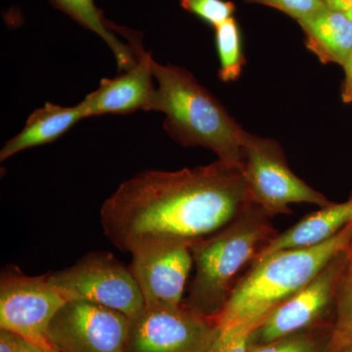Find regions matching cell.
I'll use <instances>...</instances> for the list:
<instances>
[{
	"label": "cell",
	"instance_id": "12",
	"mask_svg": "<svg viewBox=\"0 0 352 352\" xmlns=\"http://www.w3.org/2000/svg\"><path fill=\"white\" fill-rule=\"evenodd\" d=\"M193 265L191 249L186 245L157 248L133 254L131 270L145 307H180Z\"/></svg>",
	"mask_w": 352,
	"mask_h": 352
},
{
	"label": "cell",
	"instance_id": "10",
	"mask_svg": "<svg viewBox=\"0 0 352 352\" xmlns=\"http://www.w3.org/2000/svg\"><path fill=\"white\" fill-rule=\"evenodd\" d=\"M349 263L346 251L335 256L300 291L278 305L251 337V344L273 342L302 332L335 307L340 279Z\"/></svg>",
	"mask_w": 352,
	"mask_h": 352
},
{
	"label": "cell",
	"instance_id": "27",
	"mask_svg": "<svg viewBox=\"0 0 352 352\" xmlns=\"http://www.w3.org/2000/svg\"><path fill=\"white\" fill-rule=\"evenodd\" d=\"M347 254H349V258L352 261V236L351 238V241H349V244L347 245L346 249Z\"/></svg>",
	"mask_w": 352,
	"mask_h": 352
},
{
	"label": "cell",
	"instance_id": "15",
	"mask_svg": "<svg viewBox=\"0 0 352 352\" xmlns=\"http://www.w3.org/2000/svg\"><path fill=\"white\" fill-rule=\"evenodd\" d=\"M82 119L85 116L80 103L74 107H63L47 102L34 110L24 129L3 145L0 161H6L25 149L54 142Z\"/></svg>",
	"mask_w": 352,
	"mask_h": 352
},
{
	"label": "cell",
	"instance_id": "26",
	"mask_svg": "<svg viewBox=\"0 0 352 352\" xmlns=\"http://www.w3.org/2000/svg\"><path fill=\"white\" fill-rule=\"evenodd\" d=\"M16 352H50L45 351L43 347L36 346L34 342L18 337Z\"/></svg>",
	"mask_w": 352,
	"mask_h": 352
},
{
	"label": "cell",
	"instance_id": "24",
	"mask_svg": "<svg viewBox=\"0 0 352 352\" xmlns=\"http://www.w3.org/2000/svg\"><path fill=\"white\" fill-rule=\"evenodd\" d=\"M18 336L0 329V352H16Z\"/></svg>",
	"mask_w": 352,
	"mask_h": 352
},
{
	"label": "cell",
	"instance_id": "28",
	"mask_svg": "<svg viewBox=\"0 0 352 352\" xmlns=\"http://www.w3.org/2000/svg\"><path fill=\"white\" fill-rule=\"evenodd\" d=\"M52 352H56V351H53Z\"/></svg>",
	"mask_w": 352,
	"mask_h": 352
},
{
	"label": "cell",
	"instance_id": "17",
	"mask_svg": "<svg viewBox=\"0 0 352 352\" xmlns=\"http://www.w3.org/2000/svg\"><path fill=\"white\" fill-rule=\"evenodd\" d=\"M215 44L219 57V78L221 82H235L245 65L239 25L235 18L214 28Z\"/></svg>",
	"mask_w": 352,
	"mask_h": 352
},
{
	"label": "cell",
	"instance_id": "6",
	"mask_svg": "<svg viewBox=\"0 0 352 352\" xmlns=\"http://www.w3.org/2000/svg\"><path fill=\"white\" fill-rule=\"evenodd\" d=\"M67 300H82L112 308L133 318L145 307L131 267L111 252H91L71 267L50 273Z\"/></svg>",
	"mask_w": 352,
	"mask_h": 352
},
{
	"label": "cell",
	"instance_id": "19",
	"mask_svg": "<svg viewBox=\"0 0 352 352\" xmlns=\"http://www.w3.org/2000/svg\"><path fill=\"white\" fill-rule=\"evenodd\" d=\"M261 323H242L219 325L217 337L207 352H249L251 337Z\"/></svg>",
	"mask_w": 352,
	"mask_h": 352
},
{
	"label": "cell",
	"instance_id": "5",
	"mask_svg": "<svg viewBox=\"0 0 352 352\" xmlns=\"http://www.w3.org/2000/svg\"><path fill=\"white\" fill-rule=\"evenodd\" d=\"M241 171L250 201L270 217L292 214L293 204L324 208L333 203L293 173L283 148L274 139L245 131Z\"/></svg>",
	"mask_w": 352,
	"mask_h": 352
},
{
	"label": "cell",
	"instance_id": "16",
	"mask_svg": "<svg viewBox=\"0 0 352 352\" xmlns=\"http://www.w3.org/2000/svg\"><path fill=\"white\" fill-rule=\"evenodd\" d=\"M50 2L85 29L98 34L112 50L120 72H126L136 64L135 51L131 44L122 43L113 34L109 25L110 21L104 17L102 10L95 6L94 0H50Z\"/></svg>",
	"mask_w": 352,
	"mask_h": 352
},
{
	"label": "cell",
	"instance_id": "1",
	"mask_svg": "<svg viewBox=\"0 0 352 352\" xmlns=\"http://www.w3.org/2000/svg\"><path fill=\"white\" fill-rule=\"evenodd\" d=\"M242 171L217 160L176 171L146 170L102 206L104 234L133 254L192 245L223 229L251 205Z\"/></svg>",
	"mask_w": 352,
	"mask_h": 352
},
{
	"label": "cell",
	"instance_id": "14",
	"mask_svg": "<svg viewBox=\"0 0 352 352\" xmlns=\"http://www.w3.org/2000/svg\"><path fill=\"white\" fill-rule=\"evenodd\" d=\"M298 23L305 34L307 50L322 64L342 67L352 50V20L325 6Z\"/></svg>",
	"mask_w": 352,
	"mask_h": 352
},
{
	"label": "cell",
	"instance_id": "21",
	"mask_svg": "<svg viewBox=\"0 0 352 352\" xmlns=\"http://www.w3.org/2000/svg\"><path fill=\"white\" fill-rule=\"evenodd\" d=\"M184 10L215 28L234 17L236 6L226 0H179Z\"/></svg>",
	"mask_w": 352,
	"mask_h": 352
},
{
	"label": "cell",
	"instance_id": "2",
	"mask_svg": "<svg viewBox=\"0 0 352 352\" xmlns=\"http://www.w3.org/2000/svg\"><path fill=\"white\" fill-rule=\"evenodd\" d=\"M152 72L157 87L150 111L166 115V133L184 147L212 150L219 161L242 170L245 129L226 107L186 69L153 59Z\"/></svg>",
	"mask_w": 352,
	"mask_h": 352
},
{
	"label": "cell",
	"instance_id": "25",
	"mask_svg": "<svg viewBox=\"0 0 352 352\" xmlns=\"http://www.w3.org/2000/svg\"><path fill=\"white\" fill-rule=\"evenodd\" d=\"M329 8L339 11L352 20V0H323Z\"/></svg>",
	"mask_w": 352,
	"mask_h": 352
},
{
	"label": "cell",
	"instance_id": "7",
	"mask_svg": "<svg viewBox=\"0 0 352 352\" xmlns=\"http://www.w3.org/2000/svg\"><path fill=\"white\" fill-rule=\"evenodd\" d=\"M67 302L50 274L30 276L17 266H9L0 277V329L52 352L48 328Z\"/></svg>",
	"mask_w": 352,
	"mask_h": 352
},
{
	"label": "cell",
	"instance_id": "11",
	"mask_svg": "<svg viewBox=\"0 0 352 352\" xmlns=\"http://www.w3.org/2000/svg\"><path fill=\"white\" fill-rule=\"evenodd\" d=\"M113 32H120L129 39L138 57L131 69L122 72L119 76L103 78L100 85L80 102L87 118L105 113H131L136 111H150L154 97L151 54L143 48L142 38L138 32L110 22Z\"/></svg>",
	"mask_w": 352,
	"mask_h": 352
},
{
	"label": "cell",
	"instance_id": "9",
	"mask_svg": "<svg viewBox=\"0 0 352 352\" xmlns=\"http://www.w3.org/2000/svg\"><path fill=\"white\" fill-rule=\"evenodd\" d=\"M131 319L117 310L87 302L69 300L47 331L56 352H126Z\"/></svg>",
	"mask_w": 352,
	"mask_h": 352
},
{
	"label": "cell",
	"instance_id": "22",
	"mask_svg": "<svg viewBox=\"0 0 352 352\" xmlns=\"http://www.w3.org/2000/svg\"><path fill=\"white\" fill-rule=\"evenodd\" d=\"M248 3L261 4L277 9L296 22L309 17L325 7L323 0H244Z\"/></svg>",
	"mask_w": 352,
	"mask_h": 352
},
{
	"label": "cell",
	"instance_id": "20",
	"mask_svg": "<svg viewBox=\"0 0 352 352\" xmlns=\"http://www.w3.org/2000/svg\"><path fill=\"white\" fill-rule=\"evenodd\" d=\"M328 344H322L310 333L300 332L266 344H250L249 352H328Z\"/></svg>",
	"mask_w": 352,
	"mask_h": 352
},
{
	"label": "cell",
	"instance_id": "13",
	"mask_svg": "<svg viewBox=\"0 0 352 352\" xmlns=\"http://www.w3.org/2000/svg\"><path fill=\"white\" fill-rule=\"evenodd\" d=\"M351 222L352 193L349 200L344 203H332L327 207L320 208L314 214L303 217L288 230L278 234L263 248L256 259L265 258L273 252L283 250L320 245L332 239Z\"/></svg>",
	"mask_w": 352,
	"mask_h": 352
},
{
	"label": "cell",
	"instance_id": "3",
	"mask_svg": "<svg viewBox=\"0 0 352 352\" xmlns=\"http://www.w3.org/2000/svg\"><path fill=\"white\" fill-rule=\"evenodd\" d=\"M352 222L344 230L314 247L283 250L256 259L237 282L219 315V325L258 322L311 282L335 256L346 251Z\"/></svg>",
	"mask_w": 352,
	"mask_h": 352
},
{
	"label": "cell",
	"instance_id": "18",
	"mask_svg": "<svg viewBox=\"0 0 352 352\" xmlns=\"http://www.w3.org/2000/svg\"><path fill=\"white\" fill-rule=\"evenodd\" d=\"M335 321L328 352H352V261L349 259L338 288L335 303Z\"/></svg>",
	"mask_w": 352,
	"mask_h": 352
},
{
	"label": "cell",
	"instance_id": "8",
	"mask_svg": "<svg viewBox=\"0 0 352 352\" xmlns=\"http://www.w3.org/2000/svg\"><path fill=\"white\" fill-rule=\"evenodd\" d=\"M219 331V316L178 307H144L131 319L126 352H207Z\"/></svg>",
	"mask_w": 352,
	"mask_h": 352
},
{
	"label": "cell",
	"instance_id": "4",
	"mask_svg": "<svg viewBox=\"0 0 352 352\" xmlns=\"http://www.w3.org/2000/svg\"><path fill=\"white\" fill-rule=\"evenodd\" d=\"M277 235L270 215L251 204L219 232L192 245L195 276L183 303L199 314L219 316L240 271Z\"/></svg>",
	"mask_w": 352,
	"mask_h": 352
},
{
	"label": "cell",
	"instance_id": "23",
	"mask_svg": "<svg viewBox=\"0 0 352 352\" xmlns=\"http://www.w3.org/2000/svg\"><path fill=\"white\" fill-rule=\"evenodd\" d=\"M344 78L340 90V98L344 104H352V50L342 65Z\"/></svg>",
	"mask_w": 352,
	"mask_h": 352
}]
</instances>
